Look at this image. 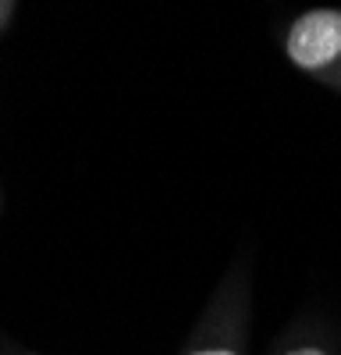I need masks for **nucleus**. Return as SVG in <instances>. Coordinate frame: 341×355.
<instances>
[{"label": "nucleus", "mask_w": 341, "mask_h": 355, "mask_svg": "<svg viewBox=\"0 0 341 355\" xmlns=\"http://www.w3.org/2000/svg\"><path fill=\"white\" fill-rule=\"evenodd\" d=\"M288 61L299 71H324L341 61V11L338 8H313L302 11L284 36Z\"/></svg>", "instance_id": "obj_1"}, {"label": "nucleus", "mask_w": 341, "mask_h": 355, "mask_svg": "<svg viewBox=\"0 0 341 355\" xmlns=\"http://www.w3.org/2000/svg\"><path fill=\"white\" fill-rule=\"evenodd\" d=\"M189 355H238L235 348H199V352H189Z\"/></svg>", "instance_id": "obj_2"}, {"label": "nucleus", "mask_w": 341, "mask_h": 355, "mask_svg": "<svg viewBox=\"0 0 341 355\" xmlns=\"http://www.w3.org/2000/svg\"><path fill=\"white\" fill-rule=\"evenodd\" d=\"M288 355H327L324 348H295V352H288Z\"/></svg>", "instance_id": "obj_3"}]
</instances>
